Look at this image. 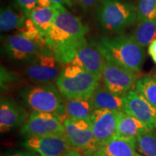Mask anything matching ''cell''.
<instances>
[{"mask_svg": "<svg viewBox=\"0 0 156 156\" xmlns=\"http://www.w3.org/2000/svg\"><path fill=\"white\" fill-rule=\"evenodd\" d=\"M88 28L65 7L56 4V14L53 25L44 37L48 48L62 65L69 64L78 50L87 43L85 35Z\"/></svg>", "mask_w": 156, "mask_h": 156, "instance_id": "obj_1", "label": "cell"}, {"mask_svg": "<svg viewBox=\"0 0 156 156\" xmlns=\"http://www.w3.org/2000/svg\"><path fill=\"white\" fill-rule=\"evenodd\" d=\"M92 43L97 46L105 59L120 64L135 73L141 70L145 58V49L133 36L102 37L98 41Z\"/></svg>", "mask_w": 156, "mask_h": 156, "instance_id": "obj_2", "label": "cell"}, {"mask_svg": "<svg viewBox=\"0 0 156 156\" xmlns=\"http://www.w3.org/2000/svg\"><path fill=\"white\" fill-rule=\"evenodd\" d=\"M25 106L33 111L54 114L63 122L67 117L64 100L53 83L26 85L20 92Z\"/></svg>", "mask_w": 156, "mask_h": 156, "instance_id": "obj_3", "label": "cell"}, {"mask_svg": "<svg viewBox=\"0 0 156 156\" xmlns=\"http://www.w3.org/2000/svg\"><path fill=\"white\" fill-rule=\"evenodd\" d=\"M99 82L80 66L69 64L56 81V85L65 98H87L93 96Z\"/></svg>", "mask_w": 156, "mask_h": 156, "instance_id": "obj_4", "label": "cell"}, {"mask_svg": "<svg viewBox=\"0 0 156 156\" xmlns=\"http://www.w3.org/2000/svg\"><path fill=\"white\" fill-rule=\"evenodd\" d=\"M97 15L105 30L120 33L136 20V8L133 4L119 0H101Z\"/></svg>", "mask_w": 156, "mask_h": 156, "instance_id": "obj_5", "label": "cell"}, {"mask_svg": "<svg viewBox=\"0 0 156 156\" xmlns=\"http://www.w3.org/2000/svg\"><path fill=\"white\" fill-rule=\"evenodd\" d=\"M65 134L73 149L82 150L93 156L97 151L90 119H74L67 116L63 121Z\"/></svg>", "mask_w": 156, "mask_h": 156, "instance_id": "obj_6", "label": "cell"}, {"mask_svg": "<svg viewBox=\"0 0 156 156\" xmlns=\"http://www.w3.org/2000/svg\"><path fill=\"white\" fill-rule=\"evenodd\" d=\"M64 68L59 64L51 51L45 47L24 69L25 75L38 84L51 83L57 80Z\"/></svg>", "mask_w": 156, "mask_h": 156, "instance_id": "obj_7", "label": "cell"}, {"mask_svg": "<svg viewBox=\"0 0 156 156\" xmlns=\"http://www.w3.org/2000/svg\"><path fill=\"white\" fill-rule=\"evenodd\" d=\"M20 133V135L28 138L64 134L65 129L62 120L56 115L32 111L27 122L22 126Z\"/></svg>", "mask_w": 156, "mask_h": 156, "instance_id": "obj_8", "label": "cell"}, {"mask_svg": "<svg viewBox=\"0 0 156 156\" xmlns=\"http://www.w3.org/2000/svg\"><path fill=\"white\" fill-rule=\"evenodd\" d=\"M105 87L116 95H124L135 85V73L115 62L105 59L102 69Z\"/></svg>", "mask_w": 156, "mask_h": 156, "instance_id": "obj_9", "label": "cell"}, {"mask_svg": "<svg viewBox=\"0 0 156 156\" xmlns=\"http://www.w3.org/2000/svg\"><path fill=\"white\" fill-rule=\"evenodd\" d=\"M21 145L40 156H62L72 149L65 133L28 137Z\"/></svg>", "mask_w": 156, "mask_h": 156, "instance_id": "obj_10", "label": "cell"}, {"mask_svg": "<svg viewBox=\"0 0 156 156\" xmlns=\"http://www.w3.org/2000/svg\"><path fill=\"white\" fill-rule=\"evenodd\" d=\"M120 112L104 108L94 109L90 119L98 148L116 136L117 119Z\"/></svg>", "mask_w": 156, "mask_h": 156, "instance_id": "obj_11", "label": "cell"}, {"mask_svg": "<svg viewBox=\"0 0 156 156\" xmlns=\"http://www.w3.org/2000/svg\"><path fill=\"white\" fill-rule=\"evenodd\" d=\"M123 95L124 113L143 123L151 130L156 129V109L134 90H130Z\"/></svg>", "mask_w": 156, "mask_h": 156, "instance_id": "obj_12", "label": "cell"}, {"mask_svg": "<svg viewBox=\"0 0 156 156\" xmlns=\"http://www.w3.org/2000/svg\"><path fill=\"white\" fill-rule=\"evenodd\" d=\"M4 46L6 54L10 59L26 63L33 61L45 48L17 34L6 39Z\"/></svg>", "mask_w": 156, "mask_h": 156, "instance_id": "obj_13", "label": "cell"}, {"mask_svg": "<svg viewBox=\"0 0 156 156\" xmlns=\"http://www.w3.org/2000/svg\"><path fill=\"white\" fill-rule=\"evenodd\" d=\"M105 58L95 44H84L78 50L77 55L70 64L80 66L101 80Z\"/></svg>", "mask_w": 156, "mask_h": 156, "instance_id": "obj_14", "label": "cell"}, {"mask_svg": "<svg viewBox=\"0 0 156 156\" xmlns=\"http://www.w3.org/2000/svg\"><path fill=\"white\" fill-rule=\"evenodd\" d=\"M28 119L25 109L9 98H2L0 103V130L2 133L23 126Z\"/></svg>", "mask_w": 156, "mask_h": 156, "instance_id": "obj_15", "label": "cell"}, {"mask_svg": "<svg viewBox=\"0 0 156 156\" xmlns=\"http://www.w3.org/2000/svg\"><path fill=\"white\" fill-rule=\"evenodd\" d=\"M150 129L134 117L124 112H119L117 119L116 136L124 139L136 140Z\"/></svg>", "mask_w": 156, "mask_h": 156, "instance_id": "obj_16", "label": "cell"}, {"mask_svg": "<svg viewBox=\"0 0 156 156\" xmlns=\"http://www.w3.org/2000/svg\"><path fill=\"white\" fill-rule=\"evenodd\" d=\"M92 99L95 109L104 108L124 112L125 104L124 95L114 94L107 89L105 85L101 86L99 85L93 93Z\"/></svg>", "mask_w": 156, "mask_h": 156, "instance_id": "obj_17", "label": "cell"}, {"mask_svg": "<svg viewBox=\"0 0 156 156\" xmlns=\"http://www.w3.org/2000/svg\"><path fill=\"white\" fill-rule=\"evenodd\" d=\"M136 140L115 136L112 140L98 148L97 151L106 156H134Z\"/></svg>", "mask_w": 156, "mask_h": 156, "instance_id": "obj_18", "label": "cell"}, {"mask_svg": "<svg viewBox=\"0 0 156 156\" xmlns=\"http://www.w3.org/2000/svg\"><path fill=\"white\" fill-rule=\"evenodd\" d=\"M56 14V4L48 7H36L29 18L32 20L43 38H44L53 25L54 18Z\"/></svg>", "mask_w": 156, "mask_h": 156, "instance_id": "obj_19", "label": "cell"}, {"mask_svg": "<svg viewBox=\"0 0 156 156\" xmlns=\"http://www.w3.org/2000/svg\"><path fill=\"white\" fill-rule=\"evenodd\" d=\"M64 107L67 116L74 119H88L94 111L92 97L87 98H66Z\"/></svg>", "mask_w": 156, "mask_h": 156, "instance_id": "obj_20", "label": "cell"}, {"mask_svg": "<svg viewBox=\"0 0 156 156\" xmlns=\"http://www.w3.org/2000/svg\"><path fill=\"white\" fill-rule=\"evenodd\" d=\"M28 17L23 13H17L10 7L1 9L0 12V30L7 32L13 29H20L25 25Z\"/></svg>", "mask_w": 156, "mask_h": 156, "instance_id": "obj_21", "label": "cell"}, {"mask_svg": "<svg viewBox=\"0 0 156 156\" xmlns=\"http://www.w3.org/2000/svg\"><path fill=\"white\" fill-rule=\"evenodd\" d=\"M133 37L142 47L149 46L156 38V20H144L137 22Z\"/></svg>", "mask_w": 156, "mask_h": 156, "instance_id": "obj_22", "label": "cell"}, {"mask_svg": "<svg viewBox=\"0 0 156 156\" xmlns=\"http://www.w3.org/2000/svg\"><path fill=\"white\" fill-rule=\"evenodd\" d=\"M135 90L156 109V77L145 76L137 80Z\"/></svg>", "mask_w": 156, "mask_h": 156, "instance_id": "obj_23", "label": "cell"}, {"mask_svg": "<svg viewBox=\"0 0 156 156\" xmlns=\"http://www.w3.org/2000/svg\"><path fill=\"white\" fill-rule=\"evenodd\" d=\"M136 147L142 155L156 156V130H150L138 136Z\"/></svg>", "mask_w": 156, "mask_h": 156, "instance_id": "obj_24", "label": "cell"}, {"mask_svg": "<svg viewBox=\"0 0 156 156\" xmlns=\"http://www.w3.org/2000/svg\"><path fill=\"white\" fill-rule=\"evenodd\" d=\"M144 20H156V0H139L136 7V22Z\"/></svg>", "mask_w": 156, "mask_h": 156, "instance_id": "obj_25", "label": "cell"}, {"mask_svg": "<svg viewBox=\"0 0 156 156\" xmlns=\"http://www.w3.org/2000/svg\"><path fill=\"white\" fill-rule=\"evenodd\" d=\"M17 34L21 35L22 36L29 39V40L34 41L40 44L41 46L47 47L44 38L41 36L38 29L37 28L32 20L29 17L27 18L25 25L20 29H19V32L17 33Z\"/></svg>", "mask_w": 156, "mask_h": 156, "instance_id": "obj_26", "label": "cell"}, {"mask_svg": "<svg viewBox=\"0 0 156 156\" xmlns=\"http://www.w3.org/2000/svg\"><path fill=\"white\" fill-rule=\"evenodd\" d=\"M38 0H15V6L27 17L36 9Z\"/></svg>", "mask_w": 156, "mask_h": 156, "instance_id": "obj_27", "label": "cell"}, {"mask_svg": "<svg viewBox=\"0 0 156 156\" xmlns=\"http://www.w3.org/2000/svg\"><path fill=\"white\" fill-rule=\"evenodd\" d=\"M83 9H89L100 3L101 0H74Z\"/></svg>", "mask_w": 156, "mask_h": 156, "instance_id": "obj_28", "label": "cell"}, {"mask_svg": "<svg viewBox=\"0 0 156 156\" xmlns=\"http://www.w3.org/2000/svg\"><path fill=\"white\" fill-rule=\"evenodd\" d=\"M6 156H40L38 154L33 151H17L14 153L8 154Z\"/></svg>", "mask_w": 156, "mask_h": 156, "instance_id": "obj_29", "label": "cell"}, {"mask_svg": "<svg viewBox=\"0 0 156 156\" xmlns=\"http://www.w3.org/2000/svg\"><path fill=\"white\" fill-rule=\"evenodd\" d=\"M53 3L59 4L62 5H67V7L73 8V0H50Z\"/></svg>", "mask_w": 156, "mask_h": 156, "instance_id": "obj_30", "label": "cell"}, {"mask_svg": "<svg viewBox=\"0 0 156 156\" xmlns=\"http://www.w3.org/2000/svg\"><path fill=\"white\" fill-rule=\"evenodd\" d=\"M54 4V3L51 2L50 0H38L36 7H41V8H43V7H48L52 6Z\"/></svg>", "mask_w": 156, "mask_h": 156, "instance_id": "obj_31", "label": "cell"}, {"mask_svg": "<svg viewBox=\"0 0 156 156\" xmlns=\"http://www.w3.org/2000/svg\"><path fill=\"white\" fill-rule=\"evenodd\" d=\"M148 54L151 56L156 54V38L148 46Z\"/></svg>", "mask_w": 156, "mask_h": 156, "instance_id": "obj_32", "label": "cell"}, {"mask_svg": "<svg viewBox=\"0 0 156 156\" xmlns=\"http://www.w3.org/2000/svg\"><path fill=\"white\" fill-rule=\"evenodd\" d=\"M62 156H83V155H81L79 152L76 151L75 149H70L69 151L66 152L64 155H62Z\"/></svg>", "mask_w": 156, "mask_h": 156, "instance_id": "obj_33", "label": "cell"}, {"mask_svg": "<svg viewBox=\"0 0 156 156\" xmlns=\"http://www.w3.org/2000/svg\"><path fill=\"white\" fill-rule=\"evenodd\" d=\"M93 156H106V155H103V154L101 153H98V152H96V153H95Z\"/></svg>", "mask_w": 156, "mask_h": 156, "instance_id": "obj_34", "label": "cell"}, {"mask_svg": "<svg viewBox=\"0 0 156 156\" xmlns=\"http://www.w3.org/2000/svg\"><path fill=\"white\" fill-rule=\"evenodd\" d=\"M151 57H152V58H153V62L156 64V54H155V55H153V56H152Z\"/></svg>", "mask_w": 156, "mask_h": 156, "instance_id": "obj_35", "label": "cell"}, {"mask_svg": "<svg viewBox=\"0 0 156 156\" xmlns=\"http://www.w3.org/2000/svg\"><path fill=\"white\" fill-rule=\"evenodd\" d=\"M135 155H136V156H142V155H140L139 153H136V154H135Z\"/></svg>", "mask_w": 156, "mask_h": 156, "instance_id": "obj_36", "label": "cell"}, {"mask_svg": "<svg viewBox=\"0 0 156 156\" xmlns=\"http://www.w3.org/2000/svg\"><path fill=\"white\" fill-rule=\"evenodd\" d=\"M135 154H136V153H135ZM134 156H136V155H134Z\"/></svg>", "mask_w": 156, "mask_h": 156, "instance_id": "obj_37", "label": "cell"}]
</instances>
